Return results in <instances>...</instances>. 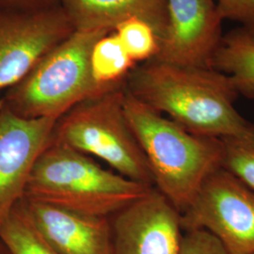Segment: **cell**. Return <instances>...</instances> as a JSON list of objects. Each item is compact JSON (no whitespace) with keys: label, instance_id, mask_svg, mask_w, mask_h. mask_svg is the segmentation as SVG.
<instances>
[{"label":"cell","instance_id":"6da1fadb","mask_svg":"<svg viewBox=\"0 0 254 254\" xmlns=\"http://www.w3.org/2000/svg\"><path fill=\"white\" fill-rule=\"evenodd\" d=\"M126 90L195 135L239 136L253 126L235 107L239 93L231 76L212 68L178 66L153 59L136 64L127 75Z\"/></svg>","mask_w":254,"mask_h":254},{"label":"cell","instance_id":"7a4b0ae2","mask_svg":"<svg viewBox=\"0 0 254 254\" xmlns=\"http://www.w3.org/2000/svg\"><path fill=\"white\" fill-rule=\"evenodd\" d=\"M124 109L145 155L154 188L184 213L202 183L221 168V139L192 134L127 90Z\"/></svg>","mask_w":254,"mask_h":254},{"label":"cell","instance_id":"3957f363","mask_svg":"<svg viewBox=\"0 0 254 254\" xmlns=\"http://www.w3.org/2000/svg\"><path fill=\"white\" fill-rule=\"evenodd\" d=\"M152 188L103 168L73 148L49 142L32 169L24 198L110 218Z\"/></svg>","mask_w":254,"mask_h":254},{"label":"cell","instance_id":"277c9868","mask_svg":"<svg viewBox=\"0 0 254 254\" xmlns=\"http://www.w3.org/2000/svg\"><path fill=\"white\" fill-rule=\"evenodd\" d=\"M109 32L74 30L5 91L0 106L22 118L57 121L82 102L119 87L101 86L91 73V48Z\"/></svg>","mask_w":254,"mask_h":254},{"label":"cell","instance_id":"5b68a950","mask_svg":"<svg viewBox=\"0 0 254 254\" xmlns=\"http://www.w3.org/2000/svg\"><path fill=\"white\" fill-rule=\"evenodd\" d=\"M126 83L84 101L55 123L50 142L99 158L129 180L154 188L145 155L124 109Z\"/></svg>","mask_w":254,"mask_h":254},{"label":"cell","instance_id":"8992f818","mask_svg":"<svg viewBox=\"0 0 254 254\" xmlns=\"http://www.w3.org/2000/svg\"><path fill=\"white\" fill-rule=\"evenodd\" d=\"M181 224L184 232H208L229 254H254V191L219 168L182 213Z\"/></svg>","mask_w":254,"mask_h":254},{"label":"cell","instance_id":"52a82bcc","mask_svg":"<svg viewBox=\"0 0 254 254\" xmlns=\"http://www.w3.org/2000/svg\"><path fill=\"white\" fill-rule=\"evenodd\" d=\"M73 31L60 5L32 10L0 9V91L18 83Z\"/></svg>","mask_w":254,"mask_h":254},{"label":"cell","instance_id":"ba28073f","mask_svg":"<svg viewBox=\"0 0 254 254\" xmlns=\"http://www.w3.org/2000/svg\"><path fill=\"white\" fill-rule=\"evenodd\" d=\"M109 220L111 254L181 253V214L155 188Z\"/></svg>","mask_w":254,"mask_h":254},{"label":"cell","instance_id":"9c48e42d","mask_svg":"<svg viewBox=\"0 0 254 254\" xmlns=\"http://www.w3.org/2000/svg\"><path fill=\"white\" fill-rule=\"evenodd\" d=\"M168 26L154 60L185 67L211 68L222 39L214 0H167Z\"/></svg>","mask_w":254,"mask_h":254},{"label":"cell","instance_id":"30bf717a","mask_svg":"<svg viewBox=\"0 0 254 254\" xmlns=\"http://www.w3.org/2000/svg\"><path fill=\"white\" fill-rule=\"evenodd\" d=\"M56 120L19 117L0 106V227L24 198L38 157L49 144Z\"/></svg>","mask_w":254,"mask_h":254},{"label":"cell","instance_id":"8fae6325","mask_svg":"<svg viewBox=\"0 0 254 254\" xmlns=\"http://www.w3.org/2000/svg\"><path fill=\"white\" fill-rule=\"evenodd\" d=\"M39 233L61 254H111L109 218L22 199Z\"/></svg>","mask_w":254,"mask_h":254},{"label":"cell","instance_id":"7c38bea8","mask_svg":"<svg viewBox=\"0 0 254 254\" xmlns=\"http://www.w3.org/2000/svg\"><path fill=\"white\" fill-rule=\"evenodd\" d=\"M74 30L113 31L131 17L153 27L159 40L168 26L167 0H58Z\"/></svg>","mask_w":254,"mask_h":254},{"label":"cell","instance_id":"4fadbf2b","mask_svg":"<svg viewBox=\"0 0 254 254\" xmlns=\"http://www.w3.org/2000/svg\"><path fill=\"white\" fill-rule=\"evenodd\" d=\"M211 68L233 79L239 94L254 100V32L244 27L222 36Z\"/></svg>","mask_w":254,"mask_h":254},{"label":"cell","instance_id":"5bb4252c","mask_svg":"<svg viewBox=\"0 0 254 254\" xmlns=\"http://www.w3.org/2000/svg\"><path fill=\"white\" fill-rule=\"evenodd\" d=\"M90 64L94 80L104 87L125 84L127 75L136 65L114 31L100 37L94 43Z\"/></svg>","mask_w":254,"mask_h":254},{"label":"cell","instance_id":"9a60e30c","mask_svg":"<svg viewBox=\"0 0 254 254\" xmlns=\"http://www.w3.org/2000/svg\"><path fill=\"white\" fill-rule=\"evenodd\" d=\"M0 238L11 254H61L39 233L22 200L1 225Z\"/></svg>","mask_w":254,"mask_h":254},{"label":"cell","instance_id":"2e32d148","mask_svg":"<svg viewBox=\"0 0 254 254\" xmlns=\"http://www.w3.org/2000/svg\"><path fill=\"white\" fill-rule=\"evenodd\" d=\"M221 168L254 191V123L239 136L222 137Z\"/></svg>","mask_w":254,"mask_h":254},{"label":"cell","instance_id":"e0dca14e","mask_svg":"<svg viewBox=\"0 0 254 254\" xmlns=\"http://www.w3.org/2000/svg\"><path fill=\"white\" fill-rule=\"evenodd\" d=\"M113 31L136 64L153 60L158 53V37L154 28L141 19H127L121 22Z\"/></svg>","mask_w":254,"mask_h":254},{"label":"cell","instance_id":"ac0fdd59","mask_svg":"<svg viewBox=\"0 0 254 254\" xmlns=\"http://www.w3.org/2000/svg\"><path fill=\"white\" fill-rule=\"evenodd\" d=\"M180 254H229L215 236L204 230L185 232Z\"/></svg>","mask_w":254,"mask_h":254},{"label":"cell","instance_id":"d6986e66","mask_svg":"<svg viewBox=\"0 0 254 254\" xmlns=\"http://www.w3.org/2000/svg\"><path fill=\"white\" fill-rule=\"evenodd\" d=\"M216 7L222 20L236 21L254 32V0H217Z\"/></svg>","mask_w":254,"mask_h":254},{"label":"cell","instance_id":"ffe728a7","mask_svg":"<svg viewBox=\"0 0 254 254\" xmlns=\"http://www.w3.org/2000/svg\"><path fill=\"white\" fill-rule=\"evenodd\" d=\"M59 5L58 0H0V9L32 10Z\"/></svg>","mask_w":254,"mask_h":254},{"label":"cell","instance_id":"44dd1931","mask_svg":"<svg viewBox=\"0 0 254 254\" xmlns=\"http://www.w3.org/2000/svg\"><path fill=\"white\" fill-rule=\"evenodd\" d=\"M0 254H11L7 246L5 245V243L1 240V238H0Z\"/></svg>","mask_w":254,"mask_h":254},{"label":"cell","instance_id":"7402d4cb","mask_svg":"<svg viewBox=\"0 0 254 254\" xmlns=\"http://www.w3.org/2000/svg\"></svg>","mask_w":254,"mask_h":254}]
</instances>
